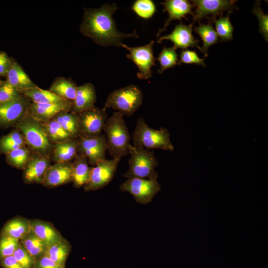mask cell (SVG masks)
I'll return each instance as SVG.
<instances>
[{"mask_svg": "<svg viewBox=\"0 0 268 268\" xmlns=\"http://www.w3.org/2000/svg\"><path fill=\"white\" fill-rule=\"evenodd\" d=\"M193 26L192 24L186 25L182 23L177 25L171 33L160 37L157 42L160 43L164 40H169L173 43V47L175 49L185 50L188 47H196L201 51V47L198 45L200 41L195 39L193 35Z\"/></svg>", "mask_w": 268, "mask_h": 268, "instance_id": "5bb4252c", "label": "cell"}, {"mask_svg": "<svg viewBox=\"0 0 268 268\" xmlns=\"http://www.w3.org/2000/svg\"><path fill=\"white\" fill-rule=\"evenodd\" d=\"M72 167L68 162H56L48 168L43 184L48 187H55L72 181Z\"/></svg>", "mask_w": 268, "mask_h": 268, "instance_id": "2e32d148", "label": "cell"}, {"mask_svg": "<svg viewBox=\"0 0 268 268\" xmlns=\"http://www.w3.org/2000/svg\"><path fill=\"white\" fill-rule=\"evenodd\" d=\"M232 12V11H228L226 16H219L218 19L212 21L215 24V31L218 38H220V42L228 41L233 39L234 27L229 18V15Z\"/></svg>", "mask_w": 268, "mask_h": 268, "instance_id": "d6a6232c", "label": "cell"}, {"mask_svg": "<svg viewBox=\"0 0 268 268\" xmlns=\"http://www.w3.org/2000/svg\"><path fill=\"white\" fill-rule=\"evenodd\" d=\"M72 163V182L76 188L85 186L88 182L91 167L88 164L87 158L83 155L77 154Z\"/></svg>", "mask_w": 268, "mask_h": 268, "instance_id": "603a6c76", "label": "cell"}, {"mask_svg": "<svg viewBox=\"0 0 268 268\" xmlns=\"http://www.w3.org/2000/svg\"><path fill=\"white\" fill-rule=\"evenodd\" d=\"M19 242L36 260L45 255L46 245L31 231L20 239Z\"/></svg>", "mask_w": 268, "mask_h": 268, "instance_id": "83f0119b", "label": "cell"}, {"mask_svg": "<svg viewBox=\"0 0 268 268\" xmlns=\"http://www.w3.org/2000/svg\"><path fill=\"white\" fill-rule=\"evenodd\" d=\"M17 127L21 131L25 141L33 149L44 153L50 149L51 144L45 131L31 116L20 120Z\"/></svg>", "mask_w": 268, "mask_h": 268, "instance_id": "9c48e42d", "label": "cell"}, {"mask_svg": "<svg viewBox=\"0 0 268 268\" xmlns=\"http://www.w3.org/2000/svg\"><path fill=\"white\" fill-rule=\"evenodd\" d=\"M22 94L6 81L0 85V104L20 97Z\"/></svg>", "mask_w": 268, "mask_h": 268, "instance_id": "f35d334b", "label": "cell"}, {"mask_svg": "<svg viewBox=\"0 0 268 268\" xmlns=\"http://www.w3.org/2000/svg\"><path fill=\"white\" fill-rule=\"evenodd\" d=\"M120 159H104L91 167L90 179L85 186V191H96L107 186L113 179Z\"/></svg>", "mask_w": 268, "mask_h": 268, "instance_id": "8fae6325", "label": "cell"}, {"mask_svg": "<svg viewBox=\"0 0 268 268\" xmlns=\"http://www.w3.org/2000/svg\"><path fill=\"white\" fill-rule=\"evenodd\" d=\"M79 135L92 136L101 134L105 123L108 118L106 110L95 107L77 114Z\"/></svg>", "mask_w": 268, "mask_h": 268, "instance_id": "30bf717a", "label": "cell"}, {"mask_svg": "<svg viewBox=\"0 0 268 268\" xmlns=\"http://www.w3.org/2000/svg\"><path fill=\"white\" fill-rule=\"evenodd\" d=\"M6 76V81L21 94L24 91L37 86L21 66L14 60H12Z\"/></svg>", "mask_w": 268, "mask_h": 268, "instance_id": "44dd1931", "label": "cell"}, {"mask_svg": "<svg viewBox=\"0 0 268 268\" xmlns=\"http://www.w3.org/2000/svg\"><path fill=\"white\" fill-rule=\"evenodd\" d=\"M31 231L30 220L20 216L8 220L2 227L0 235L20 240Z\"/></svg>", "mask_w": 268, "mask_h": 268, "instance_id": "7402d4cb", "label": "cell"}, {"mask_svg": "<svg viewBox=\"0 0 268 268\" xmlns=\"http://www.w3.org/2000/svg\"><path fill=\"white\" fill-rule=\"evenodd\" d=\"M78 140L71 138L57 143L54 151L56 162H67L77 155Z\"/></svg>", "mask_w": 268, "mask_h": 268, "instance_id": "484cf974", "label": "cell"}, {"mask_svg": "<svg viewBox=\"0 0 268 268\" xmlns=\"http://www.w3.org/2000/svg\"><path fill=\"white\" fill-rule=\"evenodd\" d=\"M118 8L115 3H105L97 8H84L80 27L81 34L104 47H120L123 39L138 38L135 30L132 33H123L117 29L112 16Z\"/></svg>", "mask_w": 268, "mask_h": 268, "instance_id": "6da1fadb", "label": "cell"}, {"mask_svg": "<svg viewBox=\"0 0 268 268\" xmlns=\"http://www.w3.org/2000/svg\"><path fill=\"white\" fill-rule=\"evenodd\" d=\"M20 244L19 240L17 239L0 235V259L13 255Z\"/></svg>", "mask_w": 268, "mask_h": 268, "instance_id": "8d00e7d4", "label": "cell"}, {"mask_svg": "<svg viewBox=\"0 0 268 268\" xmlns=\"http://www.w3.org/2000/svg\"><path fill=\"white\" fill-rule=\"evenodd\" d=\"M236 0H191L192 5L196 8L193 12L192 25L198 21L200 23L203 18H206L209 23L221 16L223 12L238 9L235 4Z\"/></svg>", "mask_w": 268, "mask_h": 268, "instance_id": "52a82bcc", "label": "cell"}, {"mask_svg": "<svg viewBox=\"0 0 268 268\" xmlns=\"http://www.w3.org/2000/svg\"><path fill=\"white\" fill-rule=\"evenodd\" d=\"M164 7L163 11L167 12L169 17L165 21L163 27L159 30L157 37L166 30V27L170 23L175 20H180L181 23L182 18H186L187 14L193 15L192 8L193 6L190 1L187 0H166L161 3Z\"/></svg>", "mask_w": 268, "mask_h": 268, "instance_id": "e0dca14e", "label": "cell"}, {"mask_svg": "<svg viewBox=\"0 0 268 268\" xmlns=\"http://www.w3.org/2000/svg\"><path fill=\"white\" fill-rule=\"evenodd\" d=\"M34 268H65V267L58 264L44 255L36 260Z\"/></svg>", "mask_w": 268, "mask_h": 268, "instance_id": "b9f144b4", "label": "cell"}, {"mask_svg": "<svg viewBox=\"0 0 268 268\" xmlns=\"http://www.w3.org/2000/svg\"><path fill=\"white\" fill-rule=\"evenodd\" d=\"M3 81L1 80L0 79V85L1 84V83Z\"/></svg>", "mask_w": 268, "mask_h": 268, "instance_id": "f6af8a7d", "label": "cell"}, {"mask_svg": "<svg viewBox=\"0 0 268 268\" xmlns=\"http://www.w3.org/2000/svg\"><path fill=\"white\" fill-rule=\"evenodd\" d=\"M96 93L94 85L86 83L77 86L75 97L72 101V113H79L94 107Z\"/></svg>", "mask_w": 268, "mask_h": 268, "instance_id": "ac0fdd59", "label": "cell"}, {"mask_svg": "<svg viewBox=\"0 0 268 268\" xmlns=\"http://www.w3.org/2000/svg\"><path fill=\"white\" fill-rule=\"evenodd\" d=\"M260 1H257L252 9V12L255 14L258 20L259 31L265 40H268V15L264 13L260 7Z\"/></svg>", "mask_w": 268, "mask_h": 268, "instance_id": "74e56055", "label": "cell"}, {"mask_svg": "<svg viewBox=\"0 0 268 268\" xmlns=\"http://www.w3.org/2000/svg\"><path fill=\"white\" fill-rule=\"evenodd\" d=\"M71 251L70 243L65 238L63 240L47 247L45 255L55 263L65 266Z\"/></svg>", "mask_w": 268, "mask_h": 268, "instance_id": "4316f807", "label": "cell"}, {"mask_svg": "<svg viewBox=\"0 0 268 268\" xmlns=\"http://www.w3.org/2000/svg\"><path fill=\"white\" fill-rule=\"evenodd\" d=\"M13 256L24 268H34L36 260L21 244L16 249Z\"/></svg>", "mask_w": 268, "mask_h": 268, "instance_id": "ab89813d", "label": "cell"}, {"mask_svg": "<svg viewBox=\"0 0 268 268\" xmlns=\"http://www.w3.org/2000/svg\"><path fill=\"white\" fill-rule=\"evenodd\" d=\"M29 152L22 146L6 154V162L11 166L19 169L24 168L28 161Z\"/></svg>", "mask_w": 268, "mask_h": 268, "instance_id": "e575fe53", "label": "cell"}, {"mask_svg": "<svg viewBox=\"0 0 268 268\" xmlns=\"http://www.w3.org/2000/svg\"><path fill=\"white\" fill-rule=\"evenodd\" d=\"M28 98L24 96L0 104V126L7 127L19 121L29 108Z\"/></svg>", "mask_w": 268, "mask_h": 268, "instance_id": "4fadbf2b", "label": "cell"}, {"mask_svg": "<svg viewBox=\"0 0 268 268\" xmlns=\"http://www.w3.org/2000/svg\"><path fill=\"white\" fill-rule=\"evenodd\" d=\"M30 230L46 246L59 242L65 238L50 222L40 219L30 220Z\"/></svg>", "mask_w": 268, "mask_h": 268, "instance_id": "d6986e66", "label": "cell"}, {"mask_svg": "<svg viewBox=\"0 0 268 268\" xmlns=\"http://www.w3.org/2000/svg\"><path fill=\"white\" fill-rule=\"evenodd\" d=\"M132 9L143 19L151 18L156 12V5L151 0H136L132 4Z\"/></svg>", "mask_w": 268, "mask_h": 268, "instance_id": "d590c367", "label": "cell"}, {"mask_svg": "<svg viewBox=\"0 0 268 268\" xmlns=\"http://www.w3.org/2000/svg\"><path fill=\"white\" fill-rule=\"evenodd\" d=\"M72 101L57 103H36L30 104V116L37 122H47L61 112H69L72 107Z\"/></svg>", "mask_w": 268, "mask_h": 268, "instance_id": "9a60e30c", "label": "cell"}, {"mask_svg": "<svg viewBox=\"0 0 268 268\" xmlns=\"http://www.w3.org/2000/svg\"><path fill=\"white\" fill-rule=\"evenodd\" d=\"M173 47H164L157 57L156 60L160 64V68L158 70L160 74H162L168 68L180 65L178 55Z\"/></svg>", "mask_w": 268, "mask_h": 268, "instance_id": "1f68e13d", "label": "cell"}, {"mask_svg": "<svg viewBox=\"0 0 268 268\" xmlns=\"http://www.w3.org/2000/svg\"><path fill=\"white\" fill-rule=\"evenodd\" d=\"M25 139L18 131H13L0 138V152L7 154L16 149L24 146Z\"/></svg>", "mask_w": 268, "mask_h": 268, "instance_id": "4dcf8cb0", "label": "cell"}, {"mask_svg": "<svg viewBox=\"0 0 268 268\" xmlns=\"http://www.w3.org/2000/svg\"><path fill=\"white\" fill-rule=\"evenodd\" d=\"M70 136L74 138L79 135L77 114L63 111L53 118Z\"/></svg>", "mask_w": 268, "mask_h": 268, "instance_id": "f546056e", "label": "cell"}, {"mask_svg": "<svg viewBox=\"0 0 268 268\" xmlns=\"http://www.w3.org/2000/svg\"><path fill=\"white\" fill-rule=\"evenodd\" d=\"M77 86L75 82L64 77H57L53 82L49 90L64 99L73 101Z\"/></svg>", "mask_w": 268, "mask_h": 268, "instance_id": "cb8c5ba5", "label": "cell"}, {"mask_svg": "<svg viewBox=\"0 0 268 268\" xmlns=\"http://www.w3.org/2000/svg\"><path fill=\"white\" fill-rule=\"evenodd\" d=\"M132 138L134 146L142 147L148 150L161 149L173 151L175 149L170 140L167 129H152L148 126L142 118L137 120Z\"/></svg>", "mask_w": 268, "mask_h": 268, "instance_id": "3957f363", "label": "cell"}, {"mask_svg": "<svg viewBox=\"0 0 268 268\" xmlns=\"http://www.w3.org/2000/svg\"><path fill=\"white\" fill-rule=\"evenodd\" d=\"M21 94L36 103H57L69 101L56 95L49 90H44L37 86L28 89Z\"/></svg>", "mask_w": 268, "mask_h": 268, "instance_id": "d4e9b609", "label": "cell"}, {"mask_svg": "<svg viewBox=\"0 0 268 268\" xmlns=\"http://www.w3.org/2000/svg\"><path fill=\"white\" fill-rule=\"evenodd\" d=\"M77 153L87 158L88 162L95 165L105 159L107 150L106 137L105 134L92 136H79L78 140Z\"/></svg>", "mask_w": 268, "mask_h": 268, "instance_id": "7c38bea8", "label": "cell"}, {"mask_svg": "<svg viewBox=\"0 0 268 268\" xmlns=\"http://www.w3.org/2000/svg\"><path fill=\"white\" fill-rule=\"evenodd\" d=\"M129 169L123 176L127 179L131 178H157L158 173L155 167L158 162L154 152L142 147L135 146L131 144L129 146Z\"/></svg>", "mask_w": 268, "mask_h": 268, "instance_id": "277c9868", "label": "cell"}, {"mask_svg": "<svg viewBox=\"0 0 268 268\" xmlns=\"http://www.w3.org/2000/svg\"><path fill=\"white\" fill-rule=\"evenodd\" d=\"M182 64H194L205 67L204 59L200 58L196 51L188 49L182 50L180 55V65Z\"/></svg>", "mask_w": 268, "mask_h": 268, "instance_id": "60d3db41", "label": "cell"}, {"mask_svg": "<svg viewBox=\"0 0 268 268\" xmlns=\"http://www.w3.org/2000/svg\"><path fill=\"white\" fill-rule=\"evenodd\" d=\"M123 116L118 112H114L108 117L103 127L107 150L112 158L121 159L129 154L131 136Z\"/></svg>", "mask_w": 268, "mask_h": 268, "instance_id": "7a4b0ae2", "label": "cell"}, {"mask_svg": "<svg viewBox=\"0 0 268 268\" xmlns=\"http://www.w3.org/2000/svg\"><path fill=\"white\" fill-rule=\"evenodd\" d=\"M154 43V41H151L145 45L135 47H129L123 43L121 44V46L129 52L127 57L137 67L136 75L139 79H148L152 77L151 67L155 66L153 51Z\"/></svg>", "mask_w": 268, "mask_h": 268, "instance_id": "ba28073f", "label": "cell"}, {"mask_svg": "<svg viewBox=\"0 0 268 268\" xmlns=\"http://www.w3.org/2000/svg\"><path fill=\"white\" fill-rule=\"evenodd\" d=\"M143 94L138 86L129 85L113 91L108 96L103 109L111 108L123 116L133 115L142 104Z\"/></svg>", "mask_w": 268, "mask_h": 268, "instance_id": "5b68a950", "label": "cell"}, {"mask_svg": "<svg viewBox=\"0 0 268 268\" xmlns=\"http://www.w3.org/2000/svg\"><path fill=\"white\" fill-rule=\"evenodd\" d=\"M49 166V161L46 157L38 156L32 158L24 167L23 179L25 183L43 184Z\"/></svg>", "mask_w": 268, "mask_h": 268, "instance_id": "ffe728a7", "label": "cell"}, {"mask_svg": "<svg viewBox=\"0 0 268 268\" xmlns=\"http://www.w3.org/2000/svg\"><path fill=\"white\" fill-rule=\"evenodd\" d=\"M0 266L2 268H24L13 255L0 259Z\"/></svg>", "mask_w": 268, "mask_h": 268, "instance_id": "ee69618b", "label": "cell"}, {"mask_svg": "<svg viewBox=\"0 0 268 268\" xmlns=\"http://www.w3.org/2000/svg\"><path fill=\"white\" fill-rule=\"evenodd\" d=\"M44 129L53 141L58 143L73 138L54 118L45 123Z\"/></svg>", "mask_w": 268, "mask_h": 268, "instance_id": "836d02e7", "label": "cell"}, {"mask_svg": "<svg viewBox=\"0 0 268 268\" xmlns=\"http://www.w3.org/2000/svg\"><path fill=\"white\" fill-rule=\"evenodd\" d=\"M12 60L6 53L0 51V76H6Z\"/></svg>", "mask_w": 268, "mask_h": 268, "instance_id": "7bdbcfd3", "label": "cell"}, {"mask_svg": "<svg viewBox=\"0 0 268 268\" xmlns=\"http://www.w3.org/2000/svg\"><path fill=\"white\" fill-rule=\"evenodd\" d=\"M194 31L202 40L203 45L201 48V52H203L204 56L206 57L208 48L218 42V36L212 23L209 22L206 24L199 23L198 26L194 27Z\"/></svg>", "mask_w": 268, "mask_h": 268, "instance_id": "f1b7e54d", "label": "cell"}, {"mask_svg": "<svg viewBox=\"0 0 268 268\" xmlns=\"http://www.w3.org/2000/svg\"><path fill=\"white\" fill-rule=\"evenodd\" d=\"M120 189L131 194L137 202L145 204L151 202L160 191L161 186L157 178H131L121 184Z\"/></svg>", "mask_w": 268, "mask_h": 268, "instance_id": "8992f818", "label": "cell"}]
</instances>
